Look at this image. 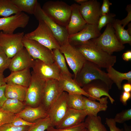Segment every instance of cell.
I'll use <instances>...</instances> for the list:
<instances>
[{
    "instance_id": "1",
    "label": "cell",
    "mask_w": 131,
    "mask_h": 131,
    "mask_svg": "<svg viewBox=\"0 0 131 131\" xmlns=\"http://www.w3.org/2000/svg\"><path fill=\"white\" fill-rule=\"evenodd\" d=\"M86 60L95 64L100 68L107 69L116 63V56L109 55L95 44L91 40L75 47Z\"/></svg>"
},
{
    "instance_id": "2",
    "label": "cell",
    "mask_w": 131,
    "mask_h": 131,
    "mask_svg": "<svg viewBox=\"0 0 131 131\" xmlns=\"http://www.w3.org/2000/svg\"><path fill=\"white\" fill-rule=\"evenodd\" d=\"M100 68L92 62L86 60L74 79L82 88L93 80H100L105 82L110 90L113 82L107 73Z\"/></svg>"
},
{
    "instance_id": "3",
    "label": "cell",
    "mask_w": 131,
    "mask_h": 131,
    "mask_svg": "<svg viewBox=\"0 0 131 131\" xmlns=\"http://www.w3.org/2000/svg\"><path fill=\"white\" fill-rule=\"evenodd\" d=\"M41 8L45 13L56 23L66 27L71 16V5L62 1H49L45 3Z\"/></svg>"
},
{
    "instance_id": "4",
    "label": "cell",
    "mask_w": 131,
    "mask_h": 131,
    "mask_svg": "<svg viewBox=\"0 0 131 131\" xmlns=\"http://www.w3.org/2000/svg\"><path fill=\"white\" fill-rule=\"evenodd\" d=\"M106 26L104 31L100 36L91 40L104 51L112 55L115 52L123 50L125 47L117 39L112 23H109Z\"/></svg>"
},
{
    "instance_id": "5",
    "label": "cell",
    "mask_w": 131,
    "mask_h": 131,
    "mask_svg": "<svg viewBox=\"0 0 131 131\" xmlns=\"http://www.w3.org/2000/svg\"><path fill=\"white\" fill-rule=\"evenodd\" d=\"M37 28L34 31L26 33L24 36L35 40L52 51L59 49L60 46L51 30L43 21L39 20Z\"/></svg>"
},
{
    "instance_id": "6",
    "label": "cell",
    "mask_w": 131,
    "mask_h": 131,
    "mask_svg": "<svg viewBox=\"0 0 131 131\" xmlns=\"http://www.w3.org/2000/svg\"><path fill=\"white\" fill-rule=\"evenodd\" d=\"M23 32L6 33L0 31V47L7 56L12 58L24 47Z\"/></svg>"
},
{
    "instance_id": "7",
    "label": "cell",
    "mask_w": 131,
    "mask_h": 131,
    "mask_svg": "<svg viewBox=\"0 0 131 131\" xmlns=\"http://www.w3.org/2000/svg\"><path fill=\"white\" fill-rule=\"evenodd\" d=\"M31 73V80L24 102L26 106L36 107L41 104L46 81L39 78L32 72Z\"/></svg>"
},
{
    "instance_id": "8",
    "label": "cell",
    "mask_w": 131,
    "mask_h": 131,
    "mask_svg": "<svg viewBox=\"0 0 131 131\" xmlns=\"http://www.w3.org/2000/svg\"><path fill=\"white\" fill-rule=\"evenodd\" d=\"M33 15L38 21H42L47 24L60 46L68 42L69 35L66 27L58 25L47 16L38 2Z\"/></svg>"
},
{
    "instance_id": "9",
    "label": "cell",
    "mask_w": 131,
    "mask_h": 131,
    "mask_svg": "<svg viewBox=\"0 0 131 131\" xmlns=\"http://www.w3.org/2000/svg\"><path fill=\"white\" fill-rule=\"evenodd\" d=\"M83 90L90 96L88 98L92 100H97L100 102L107 104L108 98L113 104L115 100L109 94V89L107 85L100 80H93L82 88Z\"/></svg>"
},
{
    "instance_id": "10",
    "label": "cell",
    "mask_w": 131,
    "mask_h": 131,
    "mask_svg": "<svg viewBox=\"0 0 131 131\" xmlns=\"http://www.w3.org/2000/svg\"><path fill=\"white\" fill-rule=\"evenodd\" d=\"M24 47L34 60L38 59L49 64L54 62L52 51L35 40L24 36Z\"/></svg>"
},
{
    "instance_id": "11",
    "label": "cell",
    "mask_w": 131,
    "mask_h": 131,
    "mask_svg": "<svg viewBox=\"0 0 131 131\" xmlns=\"http://www.w3.org/2000/svg\"><path fill=\"white\" fill-rule=\"evenodd\" d=\"M68 93L63 91L47 112L52 126L56 127L62 120L69 109L67 101Z\"/></svg>"
},
{
    "instance_id": "12",
    "label": "cell",
    "mask_w": 131,
    "mask_h": 131,
    "mask_svg": "<svg viewBox=\"0 0 131 131\" xmlns=\"http://www.w3.org/2000/svg\"><path fill=\"white\" fill-rule=\"evenodd\" d=\"M59 50L64 55L75 77L86 60L81 53L68 41L60 46Z\"/></svg>"
},
{
    "instance_id": "13",
    "label": "cell",
    "mask_w": 131,
    "mask_h": 131,
    "mask_svg": "<svg viewBox=\"0 0 131 131\" xmlns=\"http://www.w3.org/2000/svg\"><path fill=\"white\" fill-rule=\"evenodd\" d=\"M29 19V16L23 12L0 18V31L6 33H14L17 29L25 27Z\"/></svg>"
},
{
    "instance_id": "14",
    "label": "cell",
    "mask_w": 131,
    "mask_h": 131,
    "mask_svg": "<svg viewBox=\"0 0 131 131\" xmlns=\"http://www.w3.org/2000/svg\"><path fill=\"white\" fill-rule=\"evenodd\" d=\"M32 68V72L38 77L44 80H58L60 78V71L54 62L49 64L39 59H35Z\"/></svg>"
},
{
    "instance_id": "15",
    "label": "cell",
    "mask_w": 131,
    "mask_h": 131,
    "mask_svg": "<svg viewBox=\"0 0 131 131\" xmlns=\"http://www.w3.org/2000/svg\"><path fill=\"white\" fill-rule=\"evenodd\" d=\"M63 92L59 85L58 80L51 79L46 81L41 104L47 112Z\"/></svg>"
},
{
    "instance_id": "16",
    "label": "cell",
    "mask_w": 131,
    "mask_h": 131,
    "mask_svg": "<svg viewBox=\"0 0 131 131\" xmlns=\"http://www.w3.org/2000/svg\"><path fill=\"white\" fill-rule=\"evenodd\" d=\"M101 34L97 25L86 24L84 28L80 31L69 35L68 41L70 45L75 47L91 39L97 38Z\"/></svg>"
},
{
    "instance_id": "17",
    "label": "cell",
    "mask_w": 131,
    "mask_h": 131,
    "mask_svg": "<svg viewBox=\"0 0 131 131\" xmlns=\"http://www.w3.org/2000/svg\"><path fill=\"white\" fill-rule=\"evenodd\" d=\"M100 7V3L97 0H88L80 5V12L87 24L97 25Z\"/></svg>"
},
{
    "instance_id": "18",
    "label": "cell",
    "mask_w": 131,
    "mask_h": 131,
    "mask_svg": "<svg viewBox=\"0 0 131 131\" xmlns=\"http://www.w3.org/2000/svg\"><path fill=\"white\" fill-rule=\"evenodd\" d=\"M34 59L24 47L11 58L8 68L15 72L32 68Z\"/></svg>"
},
{
    "instance_id": "19",
    "label": "cell",
    "mask_w": 131,
    "mask_h": 131,
    "mask_svg": "<svg viewBox=\"0 0 131 131\" xmlns=\"http://www.w3.org/2000/svg\"><path fill=\"white\" fill-rule=\"evenodd\" d=\"M71 6V12L70 19L66 27L69 35L80 31L84 28L87 24L80 12V5L74 3Z\"/></svg>"
},
{
    "instance_id": "20",
    "label": "cell",
    "mask_w": 131,
    "mask_h": 131,
    "mask_svg": "<svg viewBox=\"0 0 131 131\" xmlns=\"http://www.w3.org/2000/svg\"><path fill=\"white\" fill-rule=\"evenodd\" d=\"M87 114L84 110L69 109L62 121L56 128L61 129L72 127L84 122Z\"/></svg>"
},
{
    "instance_id": "21",
    "label": "cell",
    "mask_w": 131,
    "mask_h": 131,
    "mask_svg": "<svg viewBox=\"0 0 131 131\" xmlns=\"http://www.w3.org/2000/svg\"><path fill=\"white\" fill-rule=\"evenodd\" d=\"M58 81L59 85L63 91L68 94H81L88 98H90V96L84 91L72 77L61 73Z\"/></svg>"
},
{
    "instance_id": "22",
    "label": "cell",
    "mask_w": 131,
    "mask_h": 131,
    "mask_svg": "<svg viewBox=\"0 0 131 131\" xmlns=\"http://www.w3.org/2000/svg\"><path fill=\"white\" fill-rule=\"evenodd\" d=\"M16 115L17 117L33 123L48 115L47 112L41 104L36 107L26 106L22 111Z\"/></svg>"
},
{
    "instance_id": "23",
    "label": "cell",
    "mask_w": 131,
    "mask_h": 131,
    "mask_svg": "<svg viewBox=\"0 0 131 131\" xmlns=\"http://www.w3.org/2000/svg\"><path fill=\"white\" fill-rule=\"evenodd\" d=\"M32 74L29 68L15 72L5 78L6 84L12 83L28 88L30 83Z\"/></svg>"
},
{
    "instance_id": "24",
    "label": "cell",
    "mask_w": 131,
    "mask_h": 131,
    "mask_svg": "<svg viewBox=\"0 0 131 131\" xmlns=\"http://www.w3.org/2000/svg\"><path fill=\"white\" fill-rule=\"evenodd\" d=\"M27 88L12 83L7 84L5 94L7 98L15 99L24 102Z\"/></svg>"
},
{
    "instance_id": "25",
    "label": "cell",
    "mask_w": 131,
    "mask_h": 131,
    "mask_svg": "<svg viewBox=\"0 0 131 131\" xmlns=\"http://www.w3.org/2000/svg\"><path fill=\"white\" fill-rule=\"evenodd\" d=\"M106 69L110 79L115 83L119 90L122 89V83L123 80H127L128 82L131 83V71L127 73H121L116 70L113 66Z\"/></svg>"
},
{
    "instance_id": "26",
    "label": "cell",
    "mask_w": 131,
    "mask_h": 131,
    "mask_svg": "<svg viewBox=\"0 0 131 131\" xmlns=\"http://www.w3.org/2000/svg\"><path fill=\"white\" fill-rule=\"evenodd\" d=\"M84 109L88 115L97 116L98 113L102 111H105L107 108V104L101 103L95 100H91L87 97L83 96Z\"/></svg>"
},
{
    "instance_id": "27",
    "label": "cell",
    "mask_w": 131,
    "mask_h": 131,
    "mask_svg": "<svg viewBox=\"0 0 131 131\" xmlns=\"http://www.w3.org/2000/svg\"><path fill=\"white\" fill-rule=\"evenodd\" d=\"M87 116L84 122L85 128L88 131H108L102 123L100 116Z\"/></svg>"
},
{
    "instance_id": "28",
    "label": "cell",
    "mask_w": 131,
    "mask_h": 131,
    "mask_svg": "<svg viewBox=\"0 0 131 131\" xmlns=\"http://www.w3.org/2000/svg\"><path fill=\"white\" fill-rule=\"evenodd\" d=\"M26 106L24 102L16 99L8 98L1 108L4 110L16 114L22 111Z\"/></svg>"
},
{
    "instance_id": "29",
    "label": "cell",
    "mask_w": 131,
    "mask_h": 131,
    "mask_svg": "<svg viewBox=\"0 0 131 131\" xmlns=\"http://www.w3.org/2000/svg\"><path fill=\"white\" fill-rule=\"evenodd\" d=\"M118 19H115L112 23L117 39L123 45L128 43L131 44V36L128 33L127 30L124 29L119 22Z\"/></svg>"
},
{
    "instance_id": "30",
    "label": "cell",
    "mask_w": 131,
    "mask_h": 131,
    "mask_svg": "<svg viewBox=\"0 0 131 131\" xmlns=\"http://www.w3.org/2000/svg\"><path fill=\"white\" fill-rule=\"evenodd\" d=\"M21 12L11 0H0V16L7 17Z\"/></svg>"
},
{
    "instance_id": "31",
    "label": "cell",
    "mask_w": 131,
    "mask_h": 131,
    "mask_svg": "<svg viewBox=\"0 0 131 131\" xmlns=\"http://www.w3.org/2000/svg\"><path fill=\"white\" fill-rule=\"evenodd\" d=\"M22 12L33 15L38 3L37 0H11Z\"/></svg>"
},
{
    "instance_id": "32",
    "label": "cell",
    "mask_w": 131,
    "mask_h": 131,
    "mask_svg": "<svg viewBox=\"0 0 131 131\" xmlns=\"http://www.w3.org/2000/svg\"><path fill=\"white\" fill-rule=\"evenodd\" d=\"M52 51L54 62L59 68L61 73L72 77V75L69 71L66 66L65 58L59 49H54Z\"/></svg>"
},
{
    "instance_id": "33",
    "label": "cell",
    "mask_w": 131,
    "mask_h": 131,
    "mask_svg": "<svg viewBox=\"0 0 131 131\" xmlns=\"http://www.w3.org/2000/svg\"><path fill=\"white\" fill-rule=\"evenodd\" d=\"M67 105L69 108L84 110V103L83 95L78 94H68Z\"/></svg>"
},
{
    "instance_id": "34",
    "label": "cell",
    "mask_w": 131,
    "mask_h": 131,
    "mask_svg": "<svg viewBox=\"0 0 131 131\" xmlns=\"http://www.w3.org/2000/svg\"><path fill=\"white\" fill-rule=\"evenodd\" d=\"M51 126H52L48 115L45 118L37 121L27 131H44Z\"/></svg>"
},
{
    "instance_id": "35",
    "label": "cell",
    "mask_w": 131,
    "mask_h": 131,
    "mask_svg": "<svg viewBox=\"0 0 131 131\" xmlns=\"http://www.w3.org/2000/svg\"><path fill=\"white\" fill-rule=\"evenodd\" d=\"M116 15L109 12L107 14L100 16L97 25L98 28L100 31L104 27L110 23H112L116 19Z\"/></svg>"
},
{
    "instance_id": "36",
    "label": "cell",
    "mask_w": 131,
    "mask_h": 131,
    "mask_svg": "<svg viewBox=\"0 0 131 131\" xmlns=\"http://www.w3.org/2000/svg\"><path fill=\"white\" fill-rule=\"evenodd\" d=\"M16 117V114L0 108V127L4 124L12 123Z\"/></svg>"
},
{
    "instance_id": "37",
    "label": "cell",
    "mask_w": 131,
    "mask_h": 131,
    "mask_svg": "<svg viewBox=\"0 0 131 131\" xmlns=\"http://www.w3.org/2000/svg\"><path fill=\"white\" fill-rule=\"evenodd\" d=\"M116 123H123L131 119V109L123 110L116 115L113 118Z\"/></svg>"
},
{
    "instance_id": "38",
    "label": "cell",
    "mask_w": 131,
    "mask_h": 131,
    "mask_svg": "<svg viewBox=\"0 0 131 131\" xmlns=\"http://www.w3.org/2000/svg\"><path fill=\"white\" fill-rule=\"evenodd\" d=\"M11 58H8L0 47V74L8 68Z\"/></svg>"
},
{
    "instance_id": "39",
    "label": "cell",
    "mask_w": 131,
    "mask_h": 131,
    "mask_svg": "<svg viewBox=\"0 0 131 131\" xmlns=\"http://www.w3.org/2000/svg\"><path fill=\"white\" fill-rule=\"evenodd\" d=\"M30 126H17L10 125L9 123L4 124L0 127V131H27Z\"/></svg>"
},
{
    "instance_id": "40",
    "label": "cell",
    "mask_w": 131,
    "mask_h": 131,
    "mask_svg": "<svg viewBox=\"0 0 131 131\" xmlns=\"http://www.w3.org/2000/svg\"><path fill=\"white\" fill-rule=\"evenodd\" d=\"M85 128L84 122L77 125L66 128L58 129L53 126H50L47 130V131H82Z\"/></svg>"
},
{
    "instance_id": "41",
    "label": "cell",
    "mask_w": 131,
    "mask_h": 131,
    "mask_svg": "<svg viewBox=\"0 0 131 131\" xmlns=\"http://www.w3.org/2000/svg\"><path fill=\"white\" fill-rule=\"evenodd\" d=\"M34 123L29 122L17 116L14 121L12 123H9V124L12 125L17 126H31L33 125Z\"/></svg>"
},
{
    "instance_id": "42",
    "label": "cell",
    "mask_w": 131,
    "mask_h": 131,
    "mask_svg": "<svg viewBox=\"0 0 131 131\" xmlns=\"http://www.w3.org/2000/svg\"><path fill=\"white\" fill-rule=\"evenodd\" d=\"M126 10L127 12V16L121 20H118L119 23L124 27L128 25L131 21V4L128 5L126 7Z\"/></svg>"
},
{
    "instance_id": "43",
    "label": "cell",
    "mask_w": 131,
    "mask_h": 131,
    "mask_svg": "<svg viewBox=\"0 0 131 131\" xmlns=\"http://www.w3.org/2000/svg\"><path fill=\"white\" fill-rule=\"evenodd\" d=\"M106 123L109 128L110 131H124L123 129H120L117 127L116 123L113 118H106Z\"/></svg>"
},
{
    "instance_id": "44",
    "label": "cell",
    "mask_w": 131,
    "mask_h": 131,
    "mask_svg": "<svg viewBox=\"0 0 131 131\" xmlns=\"http://www.w3.org/2000/svg\"><path fill=\"white\" fill-rule=\"evenodd\" d=\"M108 0H103L102 6L100 8V16L109 12L110 6L112 5Z\"/></svg>"
},
{
    "instance_id": "45",
    "label": "cell",
    "mask_w": 131,
    "mask_h": 131,
    "mask_svg": "<svg viewBox=\"0 0 131 131\" xmlns=\"http://www.w3.org/2000/svg\"><path fill=\"white\" fill-rule=\"evenodd\" d=\"M131 97V92L124 91L120 96V100L124 105L126 106L127 105V101Z\"/></svg>"
},
{
    "instance_id": "46",
    "label": "cell",
    "mask_w": 131,
    "mask_h": 131,
    "mask_svg": "<svg viewBox=\"0 0 131 131\" xmlns=\"http://www.w3.org/2000/svg\"><path fill=\"white\" fill-rule=\"evenodd\" d=\"M6 84L0 87V108L1 107L4 102L7 99L5 94Z\"/></svg>"
},
{
    "instance_id": "47",
    "label": "cell",
    "mask_w": 131,
    "mask_h": 131,
    "mask_svg": "<svg viewBox=\"0 0 131 131\" xmlns=\"http://www.w3.org/2000/svg\"><path fill=\"white\" fill-rule=\"evenodd\" d=\"M123 59L126 61H128L131 60V51L129 50L124 53L122 56Z\"/></svg>"
},
{
    "instance_id": "48",
    "label": "cell",
    "mask_w": 131,
    "mask_h": 131,
    "mask_svg": "<svg viewBox=\"0 0 131 131\" xmlns=\"http://www.w3.org/2000/svg\"><path fill=\"white\" fill-rule=\"evenodd\" d=\"M131 83L128 82L124 84L123 86L124 91L131 92Z\"/></svg>"
},
{
    "instance_id": "49",
    "label": "cell",
    "mask_w": 131,
    "mask_h": 131,
    "mask_svg": "<svg viewBox=\"0 0 131 131\" xmlns=\"http://www.w3.org/2000/svg\"><path fill=\"white\" fill-rule=\"evenodd\" d=\"M5 78L3 74H0V87L6 84L5 81Z\"/></svg>"
},
{
    "instance_id": "50",
    "label": "cell",
    "mask_w": 131,
    "mask_h": 131,
    "mask_svg": "<svg viewBox=\"0 0 131 131\" xmlns=\"http://www.w3.org/2000/svg\"><path fill=\"white\" fill-rule=\"evenodd\" d=\"M123 129L124 131H131V126L124 123L123 124Z\"/></svg>"
},
{
    "instance_id": "51",
    "label": "cell",
    "mask_w": 131,
    "mask_h": 131,
    "mask_svg": "<svg viewBox=\"0 0 131 131\" xmlns=\"http://www.w3.org/2000/svg\"><path fill=\"white\" fill-rule=\"evenodd\" d=\"M128 29L127 30L128 33L131 36V23L128 24Z\"/></svg>"
},
{
    "instance_id": "52",
    "label": "cell",
    "mask_w": 131,
    "mask_h": 131,
    "mask_svg": "<svg viewBox=\"0 0 131 131\" xmlns=\"http://www.w3.org/2000/svg\"><path fill=\"white\" fill-rule=\"evenodd\" d=\"M87 0H75L74 1L77 3L81 4L87 1Z\"/></svg>"
},
{
    "instance_id": "53",
    "label": "cell",
    "mask_w": 131,
    "mask_h": 131,
    "mask_svg": "<svg viewBox=\"0 0 131 131\" xmlns=\"http://www.w3.org/2000/svg\"><path fill=\"white\" fill-rule=\"evenodd\" d=\"M82 131H88V130L85 128L83 129Z\"/></svg>"
}]
</instances>
